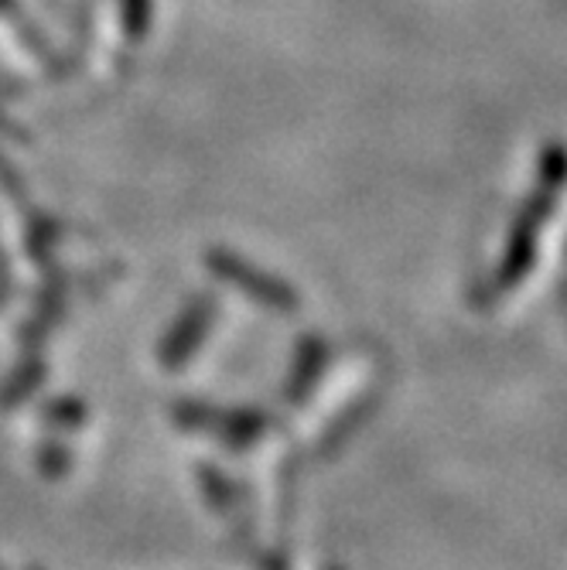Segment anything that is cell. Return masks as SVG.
I'll return each instance as SVG.
<instances>
[{
    "instance_id": "1",
    "label": "cell",
    "mask_w": 567,
    "mask_h": 570,
    "mask_svg": "<svg viewBox=\"0 0 567 570\" xmlns=\"http://www.w3.org/2000/svg\"><path fill=\"white\" fill-rule=\"evenodd\" d=\"M205 264H209V271L219 281L239 287L250 301H256L261 307L277 311V315H294V311L301 307V297H297L294 287H287L274 274H264L261 267H253L250 261H243V256H236V253L209 249V253H205Z\"/></svg>"
},
{
    "instance_id": "3",
    "label": "cell",
    "mask_w": 567,
    "mask_h": 570,
    "mask_svg": "<svg viewBox=\"0 0 567 570\" xmlns=\"http://www.w3.org/2000/svg\"><path fill=\"white\" fill-rule=\"evenodd\" d=\"M547 209H550V195L537 198L530 209L524 213L520 226L512 229L509 246H506V256H502V264L496 271V281H492V297L512 291V287L524 281V274L530 271V264H534V236H537V226H544Z\"/></svg>"
},
{
    "instance_id": "2",
    "label": "cell",
    "mask_w": 567,
    "mask_h": 570,
    "mask_svg": "<svg viewBox=\"0 0 567 570\" xmlns=\"http://www.w3.org/2000/svg\"><path fill=\"white\" fill-rule=\"evenodd\" d=\"M219 315V301L213 294H195L188 301V307L182 311V318L172 325V332L165 335L162 348H158V358L165 370H182L185 362L195 355V348L205 342V335H209V325L216 322Z\"/></svg>"
},
{
    "instance_id": "9",
    "label": "cell",
    "mask_w": 567,
    "mask_h": 570,
    "mask_svg": "<svg viewBox=\"0 0 567 570\" xmlns=\"http://www.w3.org/2000/svg\"><path fill=\"white\" fill-rule=\"evenodd\" d=\"M172 421L185 431H213L219 421V410L202 400H178L172 406Z\"/></svg>"
},
{
    "instance_id": "4",
    "label": "cell",
    "mask_w": 567,
    "mask_h": 570,
    "mask_svg": "<svg viewBox=\"0 0 567 570\" xmlns=\"http://www.w3.org/2000/svg\"><path fill=\"white\" fill-rule=\"evenodd\" d=\"M380 380H377V386L370 383L363 393H359L352 403H345L335 417H332V424L322 431V438H319V454H335L359 428H363L366 421H370V413L377 410V403H380Z\"/></svg>"
},
{
    "instance_id": "8",
    "label": "cell",
    "mask_w": 567,
    "mask_h": 570,
    "mask_svg": "<svg viewBox=\"0 0 567 570\" xmlns=\"http://www.w3.org/2000/svg\"><path fill=\"white\" fill-rule=\"evenodd\" d=\"M198 482H202V492H205V502H209L216 512H236L239 509V492H236V485L219 472V469H213V464H198Z\"/></svg>"
},
{
    "instance_id": "13",
    "label": "cell",
    "mask_w": 567,
    "mask_h": 570,
    "mask_svg": "<svg viewBox=\"0 0 567 570\" xmlns=\"http://www.w3.org/2000/svg\"><path fill=\"white\" fill-rule=\"evenodd\" d=\"M329 570H342V567H329Z\"/></svg>"
},
{
    "instance_id": "6",
    "label": "cell",
    "mask_w": 567,
    "mask_h": 570,
    "mask_svg": "<svg viewBox=\"0 0 567 570\" xmlns=\"http://www.w3.org/2000/svg\"><path fill=\"white\" fill-rule=\"evenodd\" d=\"M271 428H274V417L267 410H219V421L213 431H219L229 451H246Z\"/></svg>"
},
{
    "instance_id": "10",
    "label": "cell",
    "mask_w": 567,
    "mask_h": 570,
    "mask_svg": "<svg viewBox=\"0 0 567 570\" xmlns=\"http://www.w3.org/2000/svg\"><path fill=\"white\" fill-rule=\"evenodd\" d=\"M41 421L51 428H62V431H76L86 424V403L72 400V396H59L41 406Z\"/></svg>"
},
{
    "instance_id": "5",
    "label": "cell",
    "mask_w": 567,
    "mask_h": 570,
    "mask_svg": "<svg viewBox=\"0 0 567 570\" xmlns=\"http://www.w3.org/2000/svg\"><path fill=\"white\" fill-rule=\"evenodd\" d=\"M325 362H329V345H325V338H319V335L301 338L297 355H294V366H291V376H287V383H284V400H287V403H301L307 393H312V386L319 383V376H322V370H325Z\"/></svg>"
},
{
    "instance_id": "11",
    "label": "cell",
    "mask_w": 567,
    "mask_h": 570,
    "mask_svg": "<svg viewBox=\"0 0 567 570\" xmlns=\"http://www.w3.org/2000/svg\"><path fill=\"white\" fill-rule=\"evenodd\" d=\"M69 464H72L69 448H62V444H56V441L41 444V451H38V469H41L45 479H62V475L69 472Z\"/></svg>"
},
{
    "instance_id": "12",
    "label": "cell",
    "mask_w": 567,
    "mask_h": 570,
    "mask_svg": "<svg viewBox=\"0 0 567 570\" xmlns=\"http://www.w3.org/2000/svg\"><path fill=\"white\" fill-rule=\"evenodd\" d=\"M264 570H287V557H284V553H271V557H264Z\"/></svg>"
},
{
    "instance_id": "7",
    "label": "cell",
    "mask_w": 567,
    "mask_h": 570,
    "mask_svg": "<svg viewBox=\"0 0 567 570\" xmlns=\"http://www.w3.org/2000/svg\"><path fill=\"white\" fill-rule=\"evenodd\" d=\"M45 376H48V366H45L38 355L21 358L18 366H14V373L4 380V386H0V410H11V406L25 403L41 386Z\"/></svg>"
}]
</instances>
